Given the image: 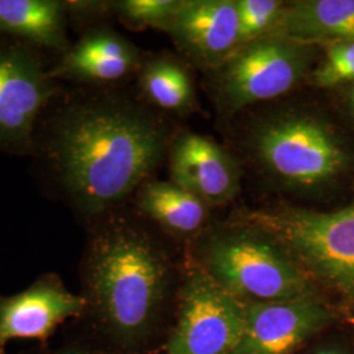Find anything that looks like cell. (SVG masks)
Here are the masks:
<instances>
[{
  "label": "cell",
  "mask_w": 354,
  "mask_h": 354,
  "mask_svg": "<svg viewBox=\"0 0 354 354\" xmlns=\"http://www.w3.org/2000/svg\"><path fill=\"white\" fill-rule=\"evenodd\" d=\"M184 0H124L114 4L120 17L133 26L163 29Z\"/></svg>",
  "instance_id": "cell-20"
},
{
  "label": "cell",
  "mask_w": 354,
  "mask_h": 354,
  "mask_svg": "<svg viewBox=\"0 0 354 354\" xmlns=\"http://www.w3.org/2000/svg\"><path fill=\"white\" fill-rule=\"evenodd\" d=\"M326 48V58L311 71L310 82L320 88L354 83V42H339Z\"/></svg>",
  "instance_id": "cell-19"
},
{
  "label": "cell",
  "mask_w": 354,
  "mask_h": 354,
  "mask_svg": "<svg viewBox=\"0 0 354 354\" xmlns=\"http://www.w3.org/2000/svg\"><path fill=\"white\" fill-rule=\"evenodd\" d=\"M315 48L269 33L241 45L213 70L219 111L231 115L290 92L311 74Z\"/></svg>",
  "instance_id": "cell-6"
},
{
  "label": "cell",
  "mask_w": 354,
  "mask_h": 354,
  "mask_svg": "<svg viewBox=\"0 0 354 354\" xmlns=\"http://www.w3.org/2000/svg\"><path fill=\"white\" fill-rule=\"evenodd\" d=\"M64 354H82V353H77V352H68V353H64Z\"/></svg>",
  "instance_id": "cell-23"
},
{
  "label": "cell",
  "mask_w": 354,
  "mask_h": 354,
  "mask_svg": "<svg viewBox=\"0 0 354 354\" xmlns=\"http://www.w3.org/2000/svg\"><path fill=\"white\" fill-rule=\"evenodd\" d=\"M349 105H351V111L354 115V83L351 89V93H349Z\"/></svg>",
  "instance_id": "cell-22"
},
{
  "label": "cell",
  "mask_w": 354,
  "mask_h": 354,
  "mask_svg": "<svg viewBox=\"0 0 354 354\" xmlns=\"http://www.w3.org/2000/svg\"><path fill=\"white\" fill-rule=\"evenodd\" d=\"M330 320L317 297L245 304L244 327L231 354H292Z\"/></svg>",
  "instance_id": "cell-8"
},
{
  "label": "cell",
  "mask_w": 354,
  "mask_h": 354,
  "mask_svg": "<svg viewBox=\"0 0 354 354\" xmlns=\"http://www.w3.org/2000/svg\"><path fill=\"white\" fill-rule=\"evenodd\" d=\"M201 269L244 304L315 297L310 276L279 241L245 225L206 243Z\"/></svg>",
  "instance_id": "cell-4"
},
{
  "label": "cell",
  "mask_w": 354,
  "mask_h": 354,
  "mask_svg": "<svg viewBox=\"0 0 354 354\" xmlns=\"http://www.w3.org/2000/svg\"><path fill=\"white\" fill-rule=\"evenodd\" d=\"M142 212L163 227L190 234L203 226L207 205L174 181H146L138 192Z\"/></svg>",
  "instance_id": "cell-16"
},
{
  "label": "cell",
  "mask_w": 354,
  "mask_h": 354,
  "mask_svg": "<svg viewBox=\"0 0 354 354\" xmlns=\"http://www.w3.org/2000/svg\"><path fill=\"white\" fill-rule=\"evenodd\" d=\"M84 307V298L55 279H41L26 291L0 298V354L15 339H46L66 319L82 314Z\"/></svg>",
  "instance_id": "cell-12"
},
{
  "label": "cell",
  "mask_w": 354,
  "mask_h": 354,
  "mask_svg": "<svg viewBox=\"0 0 354 354\" xmlns=\"http://www.w3.org/2000/svg\"><path fill=\"white\" fill-rule=\"evenodd\" d=\"M64 3L55 0H0V32L64 49Z\"/></svg>",
  "instance_id": "cell-15"
},
{
  "label": "cell",
  "mask_w": 354,
  "mask_h": 354,
  "mask_svg": "<svg viewBox=\"0 0 354 354\" xmlns=\"http://www.w3.org/2000/svg\"><path fill=\"white\" fill-rule=\"evenodd\" d=\"M241 218L279 241L310 277L354 301V203L335 212L283 206Z\"/></svg>",
  "instance_id": "cell-5"
},
{
  "label": "cell",
  "mask_w": 354,
  "mask_h": 354,
  "mask_svg": "<svg viewBox=\"0 0 354 354\" xmlns=\"http://www.w3.org/2000/svg\"><path fill=\"white\" fill-rule=\"evenodd\" d=\"M239 48L266 35L279 19L285 3L279 0H236Z\"/></svg>",
  "instance_id": "cell-18"
},
{
  "label": "cell",
  "mask_w": 354,
  "mask_h": 354,
  "mask_svg": "<svg viewBox=\"0 0 354 354\" xmlns=\"http://www.w3.org/2000/svg\"><path fill=\"white\" fill-rule=\"evenodd\" d=\"M268 33L324 48L339 42H354V0L291 1L283 6Z\"/></svg>",
  "instance_id": "cell-13"
},
{
  "label": "cell",
  "mask_w": 354,
  "mask_h": 354,
  "mask_svg": "<svg viewBox=\"0 0 354 354\" xmlns=\"http://www.w3.org/2000/svg\"><path fill=\"white\" fill-rule=\"evenodd\" d=\"M163 30L190 62L212 71L239 48L238 12L232 0H184Z\"/></svg>",
  "instance_id": "cell-9"
},
{
  "label": "cell",
  "mask_w": 354,
  "mask_h": 354,
  "mask_svg": "<svg viewBox=\"0 0 354 354\" xmlns=\"http://www.w3.org/2000/svg\"><path fill=\"white\" fill-rule=\"evenodd\" d=\"M50 79L30 54L0 49V146L29 143L38 114L53 95Z\"/></svg>",
  "instance_id": "cell-10"
},
{
  "label": "cell",
  "mask_w": 354,
  "mask_h": 354,
  "mask_svg": "<svg viewBox=\"0 0 354 354\" xmlns=\"http://www.w3.org/2000/svg\"><path fill=\"white\" fill-rule=\"evenodd\" d=\"M244 308V302L203 269L192 270L181 290L168 354L232 353L243 333Z\"/></svg>",
  "instance_id": "cell-7"
},
{
  "label": "cell",
  "mask_w": 354,
  "mask_h": 354,
  "mask_svg": "<svg viewBox=\"0 0 354 354\" xmlns=\"http://www.w3.org/2000/svg\"><path fill=\"white\" fill-rule=\"evenodd\" d=\"M248 150L266 177L295 193L328 185L349 163L332 127L295 108L259 118L248 134Z\"/></svg>",
  "instance_id": "cell-3"
},
{
  "label": "cell",
  "mask_w": 354,
  "mask_h": 354,
  "mask_svg": "<svg viewBox=\"0 0 354 354\" xmlns=\"http://www.w3.org/2000/svg\"><path fill=\"white\" fill-rule=\"evenodd\" d=\"M140 54L133 44L112 30H93L64 55L51 76L83 82H115L138 64Z\"/></svg>",
  "instance_id": "cell-14"
},
{
  "label": "cell",
  "mask_w": 354,
  "mask_h": 354,
  "mask_svg": "<svg viewBox=\"0 0 354 354\" xmlns=\"http://www.w3.org/2000/svg\"><path fill=\"white\" fill-rule=\"evenodd\" d=\"M169 172L178 187L219 206L232 201L241 190V168L235 158L205 136L180 134L169 151Z\"/></svg>",
  "instance_id": "cell-11"
},
{
  "label": "cell",
  "mask_w": 354,
  "mask_h": 354,
  "mask_svg": "<svg viewBox=\"0 0 354 354\" xmlns=\"http://www.w3.org/2000/svg\"><path fill=\"white\" fill-rule=\"evenodd\" d=\"M140 87L152 104L167 111H187L196 100L188 71L169 58H156L146 64Z\"/></svg>",
  "instance_id": "cell-17"
},
{
  "label": "cell",
  "mask_w": 354,
  "mask_h": 354,
  "mask_svg": "<svg viewBox=\"0 0 354 354\" xmlns=\"http://www.w3.org/2000/svg\"><path fill=\"white\" fill-rule=\"evenodd\" d=\"M165 147V127L151 114L127 102L97 99L59 118L50 156L76 206L99 214L147 181Z\"/></svg>",
  "instance_id": "cell-1"
},
{
  "label": "cell",
  "mask_w": 354,
  "mask_h": 354,
  "mask_svg": "<svg viewBox=\"0 0 354 354\" xmlns=\"http://www.w3.org/2000/svg\"><path fill=\"white\" fill-rule=\"evenodd\" d=\"M311 354H344L340 351H337V349H320V351H317V352H314V353Z\"/></svg>",
  "instance_id": "cell-21"
},
{
  "label": "cell",
  "mask_w": 354,
  "mask_h": 354,
  "mask_svg": "<svg viewBox=\"0 0 354 354\" xmlns=\"http://www.w3.org/2000/svg\"><path fill=\"white\" fill-rule=\"evenodd\" d=\"M89 289L104 317L124 335L147 326L167 283L163 257L143 234L114 227L95 241L89 256Z\"/></svg>",
  "instance_id": "cell-2"
}]
</instances>
